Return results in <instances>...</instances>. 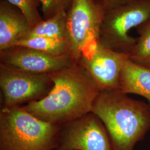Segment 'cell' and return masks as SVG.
Wrapping results in <instances>:
<instances>
[{
  "mask_svg": "<svg viewBox=\"0 0 150 150\" xmlns=\"http://www.w3.org/2000/svg\"><path fill=\"white\" fill-rule=\"evenodd\" d=\"M53 85L40 100L23 107L36 117L62 126L91 112L101 91L78 62L48 74Z\"/></svg>",
  "mask_w": 150,
  "mask_h": 150,
  "instance_id": "cell-1",
  "label": "cell"
},
{
  "mask_svg": "<svg viewBox=\"0 0 150 150\" xmlns=\"http://www.w3.org/2000/svg\"><path fill=\"white\" fill-rule=\"evenodd\" d=\"M91 112L104 124L112 150H134L150 129V106L118 90L101 91Z\"/></svg>",
  "mask_w": 150,
  "mask_h": 150,
  "instance_id": "cell-2",
  "label": "cell"
},
{
  "mask_svg": "<svg viewBox=\"0 0 150 150\" xmlns=\"http://www.w3.org/2000/svg\"><path fill=\"white\" fill-rule=\"evenodd\" d=\"M61 127L39 119L20 106L3 107L0 150H54L59 147Z\"/></svg>",
  "mask_w": 150,
  "mask_h": 150,
  "instance_id": "cell-3",
  "label": "cell"
},
{
  "mask_svg": "<svg viewBox=\"0 0 150 150\" xmlns=\"http://www.w3.org/2000/svg\"><path fill=\"white\" fill-rule=\"evenodd\" d=\"M150 18V0H134L106 12L102 18L99 42L116 51L129 54L136 39L129 31Z\"/></svg>",
  "mask_w": 150,
  "mask_h": 150,
  "instance_id": "cell-4",
  "label": "cell"
},
{
  "mask_svg": "<svg viewBox=\"0 0 150 150\" xmlns=\"http://www.w3.org/2000/svg\"><path fill=\"white\" fill-rule=\"evenodd\" d=\"M104 13L91 0H73L67 11L66 39L74 62L82 51L99 41V33Z\"/></svg>",
  "mask_w": 150,
  "mask_h": 150,
  "instance_id": "cell-5",
  "label": "cell"
},
{
  "mask_svg": "<svg viewBox=\"0 0 150 150\" xmlns=\"http://www.w3.org/2000/svg\"><path fill=\"white\" fill-rule=\"evenodd\" d=\"M61 129L59 150H112L106 128L93 113L64 125Z\"/></svg>",
  "mask_w": 150,
  "mask_h": 150,
  "instance_id": "cell-6",
  "label": "cell"
},
{
  "mask_svg": "<svg viewBox=\"0 0 150 150\" xmlns=\"http://www.w3.org/2000/svg\"><path fill=\"white\" fill-rule=\"evenodd\" d=\"M53 85L48 75H33L0 66V86L4 107L20 106L45 96Z\"/></svg>",
  "mask_w": 150,
  "mask_h": 150,
  "instance_id": "cell-7",
  "label": "cell"
},
{
  "mask_svg": "<svg viewBox=\"0 0 150 150\" xmlns=\"http://www.w3.org/2000/svg\"><path fill=\"white\" fill-rule=\"evenodd\" d=\"M73 62L69 54L54 56L22 46L0 51V66L33 75H48Z\"/></svg>",
  "mask_w": 150,
  "mask_h": 150,
  "instance_id": "cell-8",
  "label": "cell"
},
{
  "mask_svg": "<svg viewBox=\"0 0 150 150\" xmlns=\"http://www.w3.org/2000/svg\"><path fill=\"white\" fill-rule=\"evenodd\" d=\"M129 54L113 50L98 42L92 54L77 62L101 91L118 90L119 77Z\"/></svg>",
  "mask_w": 150,
  "mask_h": 150,
  "instance_id": "cell-9",
  "label": "cell"
},
{
  "mask_svg": "<svg viewBox=\"0 0 150 150\" xmlns=\"http://www.w3.org/2000/svg\"><path fill=\"white\" fill-rule=\"evenodd\" d=\"M31 28L18 7L5 0L0 1V51L12 47Z\"/></svg>",
  "mask_w": 150,
  "mask_h": 150,
  "instance_id": "cell-10",
  "label": "cell"
},
{
  "mask_svg": "<svg viewBox=\"0 0 150 150\" xmlns=\"http://www.w3.org/2000/svg\"><path fill=\"white\" fill-rule=\"evenodd\" d=\"M118 90L144 97L150 106V69L127 59L120 73Z\"/></svg>",
  "mask_w": 150,
  "mask_h": 150,
  "instance_id": "cell-11",
  "label": "cell"
},
{
  "mask_svg": "<svg viewBox=\"0 0 150 150\" xmlns=\"http://www.w3.org/2000/svg\"><path fill=\"white\" fill-rule=\"evenodd\" d=\"M66 18L67 12L62 11L50 18L44 20L32 27L21 40L39 37L66 39Z\"/></svg>",
  "mask_w": 150,
  "mask_h": 150,
  "instance_id": "cell-12",
  "label": "cell"
},
{
  "mask_svg": "<svg viewBox=\"0 0 150 150\" xmlns=\"http://www.w3.org/2000/svg\"><path fill=\"white\" fill-rule=\"evenodd\" d=\"M13 46L26 47L54 56L70 54L69 44L65 38L43 37L32 38L19 40Z\"/></svg>",
  "mask_w": 150,
  "mask_h": 150,
  "instance_id": "cell-13",
  "label": "cell"
},
{
  "mask_svg": "<svg viewBox=\"0 0 150 150\" xmlns=\"http://www.w3.org/2000/svg\"><path fill=\"white\" fill-rule=\"evenodd\" d=\"M136 30L139 36L129 54V59L150 69V18Z\"/></svg>",
  "mask_w": 150,
  "mask_h": 150,
  "instance_id": "cell-14",
  "label": "cell"
},
{
  "mask_svg": "<svg viewBox=\"0 0 150 150\" xmlns=\"http://www.w3.org/2000/svg\"><path fill=\"white\" fill-rule=\"evenodd\" d=\"M18 7L27 17L31 27L44 20L38 11V0H5Z\"/></svg>",
  "mask_w": 150,
  "mask_h": 150,
  "instance_id": "cell-15",
  "label": "cell"
},
{
  "mask_svg": "<svg viewBox=\"0 0 150 150\" xmlns=\"http://www.w3.org/2000/svg\"><path fill=\"white\" fill-rule=\"evenodd\" d=\"M41 5L44 20L62 11H68L73 0H38Z\"/></svg>",
  "mask_w": 150,
  "mask_h": 150,
  "instance_id": "cell-16",
  "label": "cell"
},
{
  "mask_svg": "<svg viewBox=\"0 0 150 150\" xmlns=\"http://www.w3.org/2000/svg\"><path fill=\"white\" fill-rule=\"evenodd\" d=\"M105 14L121 6L125 5L134 0H91Z\"/></svg>",
  "mask_w": 150,
  "mask_h": 150,
  "instance_id": "cell-17",
  "label": "cell"
}]
</instances>
